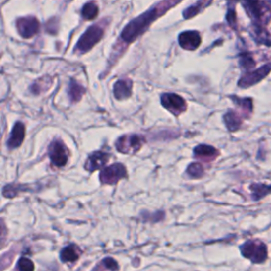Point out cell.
I'll list each match as a JSON object with an SVG mask.
<instances>
[{"mask_svg":"<svg viewBox=\"0 0 271 271\" xmlns=\"http://www.w3.org/2000/svg\"><path fill=\"white\" fill-rule=\"evenodd\" d=\"M181 0H163L158 5L151 7L150 10L144 14L140 15L139 17L132 20L127 25L121 34V38L126 43H132L136 38H138L142 33H144L146 29L154 22L158 17H160L167 10L171 9Z\"/></svg>","mask_w":271,"mask_h":271,"instance_id":"obj_1","label":"cell"},{"mask_svg":"<svg viewBox=\"0 0 271 271\" xmlns=\"http://www.w3.org/2000/svg\"><path fill=\"white\" fill-rule=\"evenodd\" d=\"M103 35H104V29L101 27V25L91 26L78 39L75 50L79 53L88 52L90 49H92L93 46L101 41Z\"/></svg>","mask_w":271,"mask_h":271,"instance_id":"obj_2","label":"cell"},{"mask_svg":"<svg viewBox=\"0 0 271 271\" xmlns=\"http://www.w3.org/2000/svg\"><path fill=\"white\" fill-rule=\"evenodd\" d=\"M242 254L254 264H261L267 259V248L261 241H248L241 247Z\"/></svg>","mask_w":271,"mask_h":271,"instance_id":"obj_3","label":"cell"},{"mask_svg":"<svg viewBox=\"0 0 271 271\" xmlns=\"http://www.w3.org/2000/svg\"><path fill=\"white\" fill-rule=\"evenodd\" d=\"M244 5L248 14L259 23H267L270 19V12L266 5L261 3L259 0H245Z\"/></svg>","mask_w":271,"mask_h":271,"instance_id":"obj_4","label":"cell"},{"mask_svg":"<svg viewBox=\"0 0 271 271\" xmlns=\"http://www.w3.org/2000/svg\"><path fill=\"white\" fill-rule=\"evenodd\" d=\"M126 176L127 172L125 166L121 163H115L101 172L100 179L104 185H116L119 180L125 178Z\"/></svg>","mask_w":271,"mask_h":271,"instance_id":"obj_5","label":"cell"},{"mask_svg":"<svg viewBox=\"0 0 271 271\" xmlns=\"http://www.w3.org/2000/svg\"><path fill=\"white\" fill-rule=\"evenodd\" d=\"M143 139L138 135H125L117 141L116 147L122 154H134L142 147Z\"/></svg>","mask_w":271,"mask_h":271,"instance_id":"obj_6","label":"cell"},{"mask_svg":"<svg viewBox=\"0 0 271 271\" xmlns=\"http://www.w3.org/2000/svg\"><path fill=\"white\" fill-rule=\"evenodd\" d=\"M16 27H17L18 33L23 38L33 37L39 31V21L33 17V16H28V17H22L16 21Z\"/></svg>","mask_w":271,"mask_h":271,"instance_id":"obj_7","label":"cell"},{"mask_svg":"<svg viewBox=\"0 0 271 271\" xmlns=\"http://www.w3.org/2000/svg\"><path fill=\"white\" fill-rule=\"evenodd\" d=\"M271 71V64H267L263 67L251 71V72L246 73L238 82V86L242 88H248L250 86L256 85L257 83L261 82L263 78H265Z\"/></svg>","mask_w":271,"mask_h":271,"instance_id":"obj_8","label":"cell"},{"mask_svg":"<svg viewBox=\"0 0 271 271\" xmlns=\"http://www.w3.org/2000/svg\"><path fill=\"white\" fill-rule=\"evenodd\" d=\"M161 103L163 107L170 110L174 115H180L187 109V103L180 95L175 93H164L161 97Z\"/></svg>","mask_w":271,"mask_h":271,"instance_id":"obj_9","label":"cell"},{"mask_svg":"<svg viewBox=\"0 0 271 271\" xmlns=\"http://www.w3.org/2000/svg\"><path fill=\"white\" fill-rule=\"evenodd\" d=\"M68 153L67 147L61 140H55L50 145V159L55 166L62 167L66 165L69 156Z\"/></svg>","mask_w":271,"mask_h":271,"instance_id":"obj_10","label":"cell"},{"mask_svg":"<svg viewBox=\"0 0 271 271\" xmlns=\"http://www.w3.org/2000/svg\"><path fill=\"white\" fill-rule=\"evenodd\" d=\"M179 45L186 50H195L202 44V37L197 31H186L178 37Z\"/></svg>","mask_w":271,"mask_h":271,"instance_id":"obj_11","label":"cell"},{"mask_svg":"<svg viewBox=\"0 0 271 271\" xmlns=\"http://www.w3.org/2000/svg\"><path fill=\"white\" fill-rule=\"evenodd\" d=\"M108 159H109L108 154L103 153V151H95V153H93L88 158V160H87V162L85 164L86 170L89 171V172L97 171L107 163Z\"/></svg>","mask_w":271,"mask_h":271,"instance_id":"obj_12","label":"cell"},{"mask_svg":"<svg viewBox=\"0 0 271 271\" xmlns=\"http://www.w3.org/2000/svg\"><path fill=\"white\" fill-rule=\"evenodd\" d=\"M25 135H26L25 125L21 122H17L14 125V129L11 133V137L9 141H7V146L11 149L19 147L22 144L23 140H25Z\"/></svg>","mask_w":271,"mask_h":271,"instance_id":"obj_13","label":"cell"},{"mask_svg":"<svg viewBox=\"0 0 271 271\" xmlns=\"http://www.w3.org/2000/svg\"><path fill=\"white\" fill-rule=\"evenodd\" d=\"M133 83L131 79H121L115 84L114 93L117 100H125L131 97Z\"/></svg>","mask_w":271,"mask_h":271,"instance_id":"obj_14","label":"cell"},{"mask_svg":"<svg viewBox=\"0 0 271 271\" xmlns=\"http://www.w3.org/2000/svg\"><path fill=\"white\" fill-rule=\"evenodd\" d=\"M194 155L201 159V160H203L205 162H210L214 160L215 158L218 157L219 153L216 148H214L213 146L210 145H198L194 149Z\"/></svg>","mask_w":271,"mask_h":271,"instance_id":"obj_15","label":"cell"},{"mask_svg":"<svg viewBox=\"0 0 271 271\" xmlns=\"http://www.w3.org/2000/svg\"><path fill=\"white\" fill-rule=\"evenodd\" d=\"M224 119H225V123L230 132L237 131L242 126V123H243V119L241 118V116L233 110L228 111V113L225 115Z\"/></svg>","mask_w":271,"mask_h":271,"instance_id":"obj_16","label":"cell"},{"mask_svg":"<svg viewBox=\"0 0 271 271\" xmlns=\"http://www.w3.org/2000/svg\"><path fill=\"white\" fill-rule=\"evenodd\" d=\"M213 1V0H198V1L192 5L190 6L189 9L185 10V12H183V17H185L186 19H190L194 17L195 15L201 13L203 9H205L206 6L210 5V3Z\"/></svg>","mask_w":271,"mask_h":271,"instance_id":"obj_17","label":"cell"},{"mask_svg":"<svg viewBox=\"0 0 271 271\" xmlns=\"http://www.w3.org/2000/svg\"><path fill=\"white\" fill-rule=\"evenodd\" d=\"M79 254H81V251L77 248L76 246H68L66 248H64L61 251V260L63 262H68V263H73L78 260Z\"/></svg>","mask_w":271,"mask_h":271,"instance_id":"obj_18","label":"cell"},{"mask_svg":"<svg viewBox=\"0 0 271 271\" xmlns=\"http://www.w3.org/2000/svg\"><path fill=\"white\" fill-rule=\"evenodd\" d=\"M250 190L252 191V199L253 201H260L263 197H265L267 194L271 193V186L265 185H257L253 183L250 186Z\"/></svg>","mask_w":271,"mask_h":271,"instance_id":"obj_19","label":"cell"},{"mask_svg":"<svg viewBox=\"0 0 271 271\" xmlns=\"http://www.w3.org/2000/svg\"><path fill=\"white\" fill-rule=\"evenodd\" d=\"M85 93V88L76 83L73 79H71L70 85H69V97L72 102H77L82 99L83 94Z\"/></svg>","mask_w":271,"mask_h":271,"instance_id":"obj_20","label":"cell"},{"mask_svg":"<svg viewBox=\"0 0 271 271\" xmlns=\"http://www.w3.org/2000/svg\"><path fill=\"white\" fill-rule=\"evenodd\" d=\"M99 14V7L94 1L87 2L82 9V16L86 20H93Z\"/></svg>","mask_w":271,"mask_h":271,"instance_id":"obj_21","label":"cell"},{"mask_svg":"<svg viewBox=\"0 0 271 271\" xmlns=\"http://www.w3.org/2000/svg\"><path fill=\"white\" fill-rule=\"evenodd\" d=\"M232 100L234 101V103L237 106H240L245 111V113H247L248 115L251 113V110H252V100L251 99H240V98L233 97Z\"/></svg>","mask_w":271,"mask_h":271,"instance_id":"obj_22","label":"cell"},{"mask_svg":"<svg viewBox=\"0 0 271 271\" xmlns=\"http://www.w3.org/2000/svg\"><path fill=\"white\" fill-rule=\"evenodd\" d=\"M188 174L190 176H192L194 178H201L203 175V167L202 166L201 163H192L190 164L188 170H187Z\"/></svg>","mask_w":271,"mask_h":271,"instance_id":"obj_23","label":"cell"},{"mask_svg":"<svg viewBox=\"0 0 271 271\" xmlns=\"http://www.w3.org/2000/svg\"><path fill=\"white\" fill-rule=\"evenodd\" d=\"M95 269H107V270H117L119 269V266L117 264V262L111 259V258H106L103 260L100 265H98L97 267H95Z\"/></svg>","mask_w":271,"mask_h":271,"instance_id":"obj_24","label":"cell"},{"mask_svg":"<svg viewBox=\"0 0 271 271\" xmlns=\"http://www.w3.org/2000/svg\"><path fill=\"white\" fill-rule=\"evenodd\" d=\"M18 269L22 271H31L34 269V264L32 263L31 260L26 259V258H21L18 261Z\"/></svg>","mask_w":271,"mask_h":271,"instance_id":"obj_25","label":"cell"},{"mask_svg":"<svg viewBox=\"0 0 271 271\" xmlns=\"http://www.w3.org/2000/svg\"><path fill=\"white\" fill-rule=\"evenodd\" d=\"M241 66L245 69H250L252 68L254 65H256V62L253 61V59L251 58L250 54H243L241 58Z\"/></svg>","mask_w":271,"mask_h":271,"instance_id":"obj_26","label":"cell"},{"mask_svg":"<svg viewBox=\"0 0 271 271\" xmlns=\"http://www.w3.org/2000/svg\"><path fill=\"white\" fill-rule=\"evenodd\" d=\"M227 19H228V22L230 23L231 26L235 27V23H236V14H235V11H234V10H230V11L228 12Z\"/></svg>","mask_w":271,"mask_h":271,"instance_id":"obj_27","label":"cell"}]
</instances>
